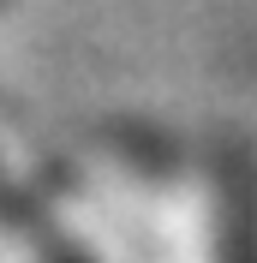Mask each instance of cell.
<instances>
[{"mask_svg": "<svg viewBox=\"0 0 257 263\" xmlns=\"http://www.w3.org/2000/svg\"><path fill=\"white\" fill-rule=\"evenodd\" d=\"M48 263H84V257H72V251H48Z\"/></svg>", "mask_w": 257, "mask_h": 263, "instance_id": "6da1fadb", "label": "cell"}, {"mask_svg": "<svg viewBox=\"0 0 257 263\" xmlns=\"http://www.w3.org/2000/svg\"><path fill=\"white\" fill-rule=\"evenodd\" d=\"M0 6H6V0H0Z\"/></svg>", "mask_w": 257, "mask_h": 263, "instance_id": "7a4b0ae2", "label": "cell"}]
</instances>
